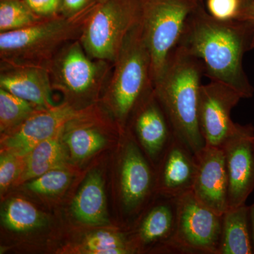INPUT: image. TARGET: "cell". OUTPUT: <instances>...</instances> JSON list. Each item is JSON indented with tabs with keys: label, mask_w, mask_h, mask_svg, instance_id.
Instances as JSON below:
<instances>
[{
	"label": "cell",
	"mask_w": 254,
	"mask_h": 254,
	"mask_svg": "<svg viewBox=\"0 0 254 254\" xmlns=\"http://www.w3.org/2000/svg\"><path fill=\"white\" fill-rule=\"evenodd\" d=\"M1 222L8 230L17 232L31 231L45 225L46 218L27 200L12 198L4 205Z\"/></svg>",
	"instance_id": "cell-22"
},
{
	"label": "cell",
	"mask_w": 254,
	"mask_h": 254,
	"mask_svg": "<svg viewBox=\"0 0 254 254\" xmlns=\"http://www.w3.org/2000/svg\"><path fill=\"white\" fill-rule=\"evenodd\" d=\"M203 76L204 67L200 60L177 46L153 84L155 97L166 114L174 134L195 155L205 145L198 120Z\"/></svg>",
	"instance_id": "cell-2"
},
{
	"label": "cell",
	"mask_w": 254,
	"mask_h": 254,
	"mask_svg": "<svg viewBox=\"0 0 254 254\" xmlns=\"http://www.w3.org/2000/svg\"><path fill=\"white\" fill-rule=\"evenodd\" d=\"M89 108L78 110L64 102L49 109L38 110L19 126L3 133L1 152L25 157L37 145L63 131L67 124L84 115Z\"/></svg>",
	"instance_id": "cell-10"
},
{
	"label": "cell",
	"mask_w": 254,
	"mask_h": 254,
	"mask_svg": "<svg viewBox=\"0 0 254 254\" xmlns=\"http://www.w3.org/2000/svg\"><path fill=\"white\" fill-rule=\"evenodd\" d=\"M143 0H106L88 15L79 41L88 56L113 64L129 32L141 23Z\"/></svg>",
	"instance_id": "cell-5"
},
{
	"label": "cell",
	"mask_w": 254,
	"mask_h": 254,
	"mask_svg": "<svg viewBox=\"0 0 254 254\" xmlns=\"http://www.w3.org/2000/svg\"><path fill=\"white\" fill-rule=\"evenodd\" d=\"M177 46L200 60L204 76L252 98L254 88L245 72L244 57L254 49V28L244 20L221 21L200 3L187 18Z\"/></svg>",
	"instance_id": "cell-1"
},
{
	"label": "cell",
	"mask_w": 254,
	"mask_h": 254,
	"mask_svg": "<svg viewBox=\"0 0 254 254\" xmlns=\"http://www.w3.org/2000/svg\"><path fill=\"white\" fill-rule=\"evenodd\" d=\"M106 1V0H98L99 2H103V1Z\"/></svg>",
	"instance_id": "cell-34"
},
{
	"label": "cell",
	"mask_w": 254,
	"mask_h": 254,
	"mask_svg": "<svg viewBox=\"0 0 254 254\" xmlns=\"http://www.w3.org/2000/svg\"><path fill=\"white\" fill-rule=\"evenodd\" d=\"M153 91L151 58L142 21L128 33L113 63L106 97L120 124H126L142 101Z\"/></svg>",
	"instance_id": "cell-4"
},
{
	"label": "cell",
	"mask_w": 254,
	"mask_h": 254,
	"mask_svg": "<svg viewBox=\"0 0 254 254\" xmlns=\"http://www.w3.org/2000/svg\"><path fill=\"white\" fill-rule=\"evenodd\" d=\"M23 158L8 152H1L0 157V190L4 193L16 183L23 168Z\"/></svg>",
	"instance_id": "cell-27"
},
{
	"label": "cell",
	"mask_w": 254,
	"mask_h": 254,
	"mask_svg": "<svg viewBox=\"0 0 254 254\" xmlns=\"http://www.w3.org/2000/svg\"><path fill=\"white\" fill-rule=\"evenodd\" d=\"M238 19L248 21L254 28V0H250L249 4L241 11Z\"/></svg>",
	"instance_id": "cell-31"
},
{
	"label": "cell",
	"mask_w": 254,
	"mask_h": 254,
	"mask_svg": "<svg viewBox=\"0 0 254 254\" xmlns=\"http://www.w3.org/2000/svg\"><path fill=\"white\" fill-rule=\"evenodd\" d=\"M71 213L78 221L91 226L109 224L104 183L99 172H91L73 198Z\"/></svg>",
	"instance_id": "cell-18"
},
{
	"label": "cell",
	"mask_w": 254,
	"mask_h": 254,
	"mask_svg": "<svg viewBox=\"0 0 254 254\" xmlns=\"http://www.w3.org/2000/svg\"><path fill=\"white\" fill-rule=\"evenodd\" d=\"M91 109L70 122L64 129L63 141L75 160H84L106 144L104 135L91 123Z\"/></svg>",
	"instance_id": "cell-21"
},
{
	"label": "cell",
	"mask_w": 254,
	"mask_h": 254,
	"mask_svg": "<svg viewBox=\"0 0 254 254\" xmlns=\"http://www.w3.org/2000/svg\"><path fill=\"white\" fill-rule=\"evenodd\" d=\"M253 125H239L222 145L228 182L229 208L246 203L254 190Z\"/></svg>",
	"instance_id": "cell-12"
},
{
	"label": "cell",
	"mask_w": 254,
	"mask_h": 254,
	"mask_svg": "<svg viewBox=\"0 0 254 254\" xmlns=\"http://www.w3.org/2000/svg\"><path fill=\"white\" fill-rule=\"evenodd\" d=\"M218 254H254L250 206L246 203L222 214Z\"/></svg>",
	"instance_id": "cell-19"
},
{
	"label": "cell",
	"mask_w": 254,
	"mask_h": 254,
	"mask_svg": "<svg viewBox=\"0 0 254 254\" xmlns=\"http://www.w3.org/2000/svg\"><path fill=\"white\" fill-rule=\"evenodd\" d=\"M157 166L155 176L158 194L179 198L193 190L196 156L176 136Z\"/></svg>",
	"instance_id": "cell-16"
},
{
	"label": "cell",
	"mask_w": 254,
	"mask_h": 254,
	"mask_svg": "<svg viewBox=\"0 0 254 254\" xmlns=\"http://www.w3.org/2000/svg\"><path fill=\"white\" fill-rule=\"evenodd\" d=\"M251 227H252V238L254 246V203L250 206Z\"/></svg>",
	"instance_id": "cell-32"
},
{
	"label": "cell",
	"mask_w": 254,
	"mask_h": 254,
	"mask_svg": "<svg viewBox=\"0 0 254 254\" xmlns=\"http://www.w3.org/2000/svg\"><path fill=\"white\" fill-rule=\"evenodd\" d=\"M222 215L200 203L190 191L177 198L175 254H218Z\"/></svg>",
	"instance_id": "cell-8"
},
{
	"label": "cell",
	"mask_w": 254,
	"mask_h": 254,
	"mask_svg": "<svg viewBox=\"0 0 254 254\" xmlns=\"http://www.w3.org/2000/svg\"><path fill=\"white\" fill-rule=\"evenodd\" d=\"M83 248L90 254H127L134 253L130 240L123 234L110 231H97L88 235Z\"/></svg>",
	"instance_id": "cell-25"
},
{
	"label": "cell",
	"mask_w": 254,
	"mask_h": 254,
	"mask_svg": "<svg viewBox=\"0 0 254 254\" xmlns=\"http://www.w3.org/2000/svg\"><path fill=\"white\" fill-rule=\"evenodd\" d=\"M205 9L213 17L221 21L238 19L240 0H207Z\"/></svg>",
	"instance_id": "cell-28"
},
{
	"label": "cell",
	"mask_w": 254,
	"mask_h": 254,
	"mask_svg": "<svg viewBox=\"0 0 254 254\" xmlns=\"http://www.w3.org/2000/svg\"><path fill=\"white\" fill-rule=\"evenodd\" d=\"M71 180V174L64 168L53 169L28 181L26 188L38 194L56 195L68 187Z\"/></svg>",
	"instance_id": "cell-26"
},
{
	"label": "cell",
	"mask_w": 254,
	"mask_h": 254,
	"mask_svg": "<svg viewBox=\"0 0 254 254\" xmlns=\"http://www.w3.org/2000/svg\"><path fill=\"white\" fill-rule=\"evenodd\" d=\"M160 195V199L149 207L131 240L135 252L158 247L161 252L175 254L174 239L177 222V198Z\"/></svg>",
	"instance_id": "cell-15"
},
{
	"label": "cell",
	"mask_w": 254,
	"mask_h": 254,
	"mask_svg": "<svg viewBox=\"0 0 254 254\" xmlns=\"http://www.w3.org/2000/svg\"><path fill=\"white\" fill-rule=\"evenodd\" d=\"M99 2L98 0H63L62 15L71 18L89 11Z\"/></svg>",
	"instance_id": "cell-30"
},
{
	"label": "cell",
	"mask_w": 254,
	"mask_h": 254,
	"mask_svg": "<svg viewBox=\"0 0 254 254\" xmlns=\"http://www.w3.org/2000/svg\"><path fill=\"white\" fill-rule=\"evenodd\" d=\"M33 12L43 18L62 15L63 0H23Z\"/></svg>",
	"instance_id": "cell-29"
},
{
	"label": "cell",
	"mask_w": 254,
	"mask_h": 254,
	"mask_svg": "<svg viewBox=\"0 0 254 254\" xmlns=\"http://www.w3.org/2000/svg\"><path fill=\"white\" fill-rule=\"evenodd\" d=\"M133 116L137 144L150 163L156 166L171 144L175 134L154 91L142 101Z\"/></svg>",
	"instance_id": "cell-14"
},
{
	"label": "cell",
	"mask_w": 254,
	"mask_h": 254,
	"mask_svg": "<svg viewBox=\"0 0 254 254\" xmlns=\"http://www.w3.org/2000/svg\"><path fill=\"white\" fill-rule=\"evenodd\" d=\"M243 99L238 92L221 82L210 81L200 88L198 120L205 145L222 148L237 131L239 124L231 118L232 110Z\"/></svg>",
	"instance_id": "cell-9"
},
{
	"label": "cell",
	"mask_w": 254,
	"mask_h": 254,
	"mask_svg": "<svg viewBox=\"0 0 254 254\" xmlns=\"http://www.w3.org/2000/svg\"><path fill=\"white\" fill-rule=\"evenodd\" d=\"M0 88L29 102L38 109L53 108L49 70L41 66L1 63Z\"/></svg>",
	"instance_id": "cell-17"
},
{
	"label": "cell",
	"mask_w": 254,
	"mask_h": 254,
	"mask_svg": "<svg viewBox=\"0 0 254 254\" xmlns=\"http://www.w3.org/2000/svg\"><path fill=\"white\" fill-rule=\"evenodd\" d=\"M63 131L41 142L24 157L22 170L15 184L30 181L53 169L64 167L66 154L63 143Z\"/></svg>",
	"instance_id": "cell-20"
},
{
	"label": "cell",
	"mask_w": 254,
	"mask_h": 254,
	"mask_svg": "<svg viewBox=\"0 0 254 254\" xmlns=\"http://www.w3.org/2000/svg\"><path fill=\"white\" fill-rule=\"evenodd\" d=\"M195 156L197 169L192 192L200 203L222 215L229 209L228 182L223 150L205 145Z\"/></svg>",
	"instance_id": "cell-13"
},
{
	"label": "cell",
	"mask_w": 254,
	"mask_h": 254,
	"mask_svg": "<svg viewBox=\"0 0 254 254\" xmlns=\"http://www.w3.org/2000/svg\"><path fill=\"white\" fill-rule=\"evenodd\" d=\"M250 0H240V3H241V9H240V12L241 11H242V9H244V8L246 6H247V4H249V2H250Z\"/></svg>",
	"instance_id": "cell-33"
},
{
	"label": "cell",
	"mask_w": 254,
	"mask_h": 254,
	"mask_svg": "<svg viewBox=\"0 0 254 254\" xmlns=\"http://www.w3.org/2000/svg\"><path fill=\"white\" fill-rule=\"evenodd\" d=\"M93 9L75 17L43 18L28 27L0 33L1 63L48 68L66 45L79 39Z\"/></svg>",
	"instance_id": "cell-3"
},
{
	"label": "cell",
	"mask_w": 254,
	"mask_h": 254,
	"mask_svg": "<svg viewBox=\"0 0 254 254\" xmlns=\"http://www.w3.org/2000/svg\"><path fill=\"white\" fill-rule=\"evenodd\" d=\"M88 56L79 39L68 43L51 62L49 70L53 89L68 98L66 103L91 101L109 80L113 64Z\"/></svg>",
	"instance_id": "cell-6"
},
{
	"label": "cell",
	"mask_w": 254,
	"mask_h": 254,
	"mask_svg": "<svg viewBox=\"0 0 254 254\" xmlns=\"http://www.w3.org/2000/svg\"><path fill=\"white\" fill-rule=\"evenodd\" d=\"M203 0H143V37L151 58L153 84L177 46L187 18Z\"/></svg>",
	"instance_id": "cell-7"
},
{
	"label": "cell",
	"mask_w": 254,
	"mask_h": 254,
	"mask_svg": "<svg viewBox=\"0 0 254 254\" xmlns=\"http://www.w3.org/2000/svg\"><path fill=\"white\" fill-rule=\"evenodd\" d=\"M253 146H254V136L253 138Z\"/></svg>",
	"instance_id": "cell-35"
},
{
	"label": "cell",
	"mask_w": 254,
	"mask_h": 254,
	"mask_svg": "<svg viewBox=\"0 0 254 254\" xmlns=\"http://www.w3.org/2000/svg\"><path fill=\"white\" fill-rule=\"evenodd\" d=\"M42 19L23 0H0V33L22 29Z\"/></svg>",
	"instance_id": "cell-24"
},
{
	"label": "cell",
	"mask_w": 254,
	"mask_h": 254,
	"mask_svg": "<svg viewBox=\"0 0 254 254\" xmlns=\"http://www.w3.org/2000/svg\"><path fill=\"white\" fill-rule=\"evenodd\" d=\"M120 168V198L127 215L139 213L157 192L156 176L151 163L133 137L125 142Z\"/></svg>",
	"instance_id": "cell-11"
},
{
	"label": "cell",
	"mask_w": 254,
	"mask_h": 254,
	"mask_svg": "<svg viewBox=\"0 0 254 254\" xmlns=\"http://www.w3.org/2000/svg\"><path fill=\"white\" fill-rule=\"evenodd\" d=\"M38 108L29 102L0 88V131L14 129L33 115Z\"/></svg>",
	"instance_id": "cell-23"
}]
</instances>
